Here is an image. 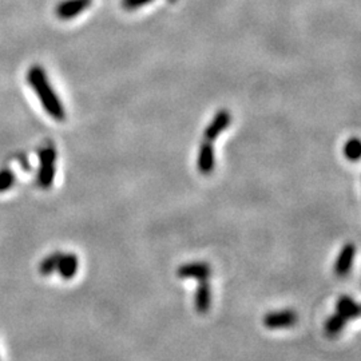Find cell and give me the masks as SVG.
<instances>
[{"instance_id":"6da1fadb","label":"cell","mask_w":361,"mask_h":361,"mask_svg":"<svg viewBox=\"0 0 361 361\" xmlns=\"http://www.w3.org/2000/svg\"><path fill=\"white\" fill-rule=\"evenodd\" d=\"M27 84L39 98L44 111L52 119H55L58 122H64L66 119V110H64V104L50 84L42 66L35 64L27 71Z\"/></svg>"},{"instance_id":"7a4b0ae2","label":"cell","mask_w":361,"mask_h":361,"mask_svg":"<svg viewBox=\"0 0 361 361\" xmlns=\"http://www.w3.org/2000/svg\"><path fill=\"white\" fill-rule=\"evenodd\" d=\"M57 150L52 146H46L39 151V169H38V185L47 191L52 188L57 174Z\"/></svg>"},{"instance_id":"3957f363","label":"cell","mask_w":361,"mask_h":361,"mask_svg":"<svg viewBox=\"0 0 361 361\" xmlns=\"http://www.w3.org/2000/svg\"><path fill=\"white\" fill-rule=\"evenodd\" d=\"M212 273V266L208 262H188L181 265L175 272L177 277L181 280H197V281L209 280Z\"/></svg>"},{"instance_id":"277c9868","label":"cell","mask_w":361,"mask_h":361,"mask_svg":"<svg viewBox=\"0 0 361 361\" xmlns=\"http://www.w3.org/2000/svg\"><path fill=\"white\" fill-rule=\"evenodd\" d=\"M231 124H232V114L225 108L219 110L204 131L205 139L214 142L224 131H226V128L231 126Z\"/></svg>"},{"instance_id":"5b68a950","label":"cell","mask_w":361,"mask_h":361,"mask_svg":"<svg viewBox=\"0 0 361 361\" xmlns=\"http://www.w3.org/2000/svg\"><path fill=\"white\" fill-rule=\"evenodd\" d=\"M297 313L292 309L286 311H277L266 313L262 318V324L268 329H280V328H289L297 322Z\"/></svg>"},{"instance_id":"8992f818","label":"cell","mask_w":361,"mask_h":361,"mask_svg":"<svg viewBox=\"0 0 361 361\" xmlns=\"http://www.w3.org/2000/svg\"><path fill=\"white\" fill-rule=\"evenodd\" d=\"M214 168H215V151H214V146H213V142L205 139L199 145V150H198L197 169L201 174L209 175L214 171Z\"/></svg>"},{"instance_id":"52a82bcc","label":"cell","mask_w":361,"mask_h":361,"mask_svg":"<svg viewBox=\"0 0 361 361\" xmlns=\"http://www.w3.org/2000/svg\"><path fill=\"white\" fill-rule=\"evenodd\" d=\"M356 257V245L352 242H348L342 246L340 253L336 258L335 262V273L336 276L345 277L352 269L353 261Z\"/></svg>"},{"instance_id":"ba28073f","label":"cell","mask_w":361,"mask_h":361,"mask_svg":"<svg viewBox=\"0 0 361 361\" xmlns=\"http://www.w3.org/2000/svg\"><path fill=\"white\" fill-rule=\"evenodd\" d=\"M92 0H64L57 7V15L62 21H70L78 17L90 7Z\"/></svg>"},{"instance_id":"9c48e42d","label":"cell","mask_w":361,"mask_h":361,"mask_svg":"<svg viewBox=\"0 0 361 361\" xmlns=\"http://www.w3.org/2000/svg\"><path fill=\"white\" fill-rule=\"evenodd\" d=\"M194 305H195V311L199 315H205L209 312L212 306V286L208 280L198 281V286L195 289V296H194Z\"/></svg>"},{"instance_id":"30bf717a","label":"cell","mask_w":361,"mask_h":361,"mask_svg":"<svg viewBox=\"0 0 361 361\" xmlns=\"http://www.w3.org/2000/svg\"><path fill=\"white\" fill-rule=\"evenodd\" d=\"M79 260L74 253H64L61 257L57 272L64 280H71L78 273Z\"/></svg>"},{"instance_id":"8fae6325","label":"cell","mask_w":361,"mask_h":361,"mask_svg":"<svg viewBox=\"0 0 361 361\" xmlns=\"http://www.w3.org/2000/svg\"><path fill=\"white\" fill-rule=\"evenodd\" d=\"M336 312L344 319L356 320L360 316V305L349 296H341L336 302Z\"/></svg>"},{"instance_id":"7c38bea8","label":"cell","mask_w":361,"mask_h":361,"mask_svg":"<svg viewBox=\"0 0 361 361\" xmlns=\"http://www.w3.org/2000/svg\"><path fill=\"white\" fill-rule=\"evenodd\" d=\"M347 322H348V320L344 319L340 313L336 312L335 315H332L329 319L325 321V326H324L325 335L328 338H335V336L340 335L342 329L345 328Z\"/></svg>"},{"instance_id":"4fadbf2b","label":"cell","mask_w":361,"mask_h":361,"mask_svg":"<svg viewBox=\"0 0 361 361\" xmlns=\"http://www.w3.org/2000/svg\"><path fill=\"white\" fill-rule=\"evenodd\" d=\"M62 255H64L62 252H54V253L47 255L46 258H43L42 262L39 264V268H38L39 273L42 276H50L54 272H57Z\"/></svg>"},{"instance_id":"5bb4252c","label":"cell","mask_w":361,"mask_h":361,"mask_svg":"<svg viewBox=\"0 0 361 361\" xmlns=\"http://www.w3.org/2000/svg\"><path fill=\"white\" fill-rule=\"evenodd\" d=\"M344 154L347 159L352 162H358L360 159L361 155V142L358 138H351L345 146H344Z\"/></svg>"},{"instance_id":"9a60e30c","label":"cell","mask_w":361,"mask_h":361,"mask_svg":"<svg viewBox=\"0 0 361 361\" xmlns=\"http://www.w3.org/2000/svg\"><path fill=\"white\" fill-rule=\"evenodd\" d=\"M17 182V175L11 169H1L0 170V193L10 191Z\"/></svg>"},{"instance_id":"2e32d148","label":"cell","mask_w":361,"mask_h":361,"mask_svg":"<svg viewBox=\"0 0 361 361\" xmlns=\"http://www.w3.org/2000/svg\"><path fill=\"white\" fill-rule=\"evenodd\" d=\"M153 0H122V7L128 11H133V10H137L148 3H151Z\"/></svg>"}]
</instances>
